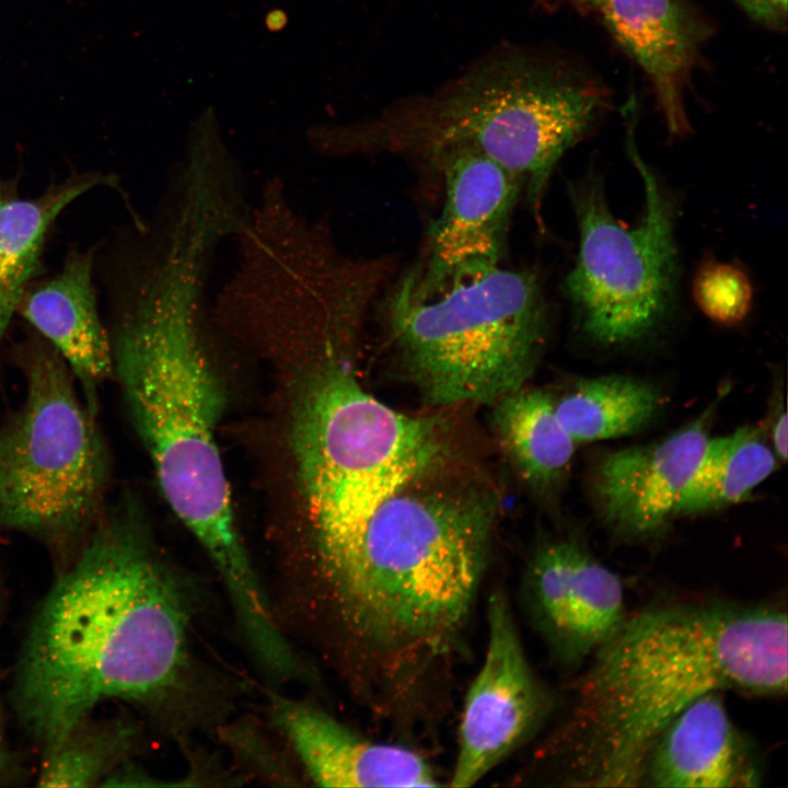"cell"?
Segmentation results:
<instances>
[{
  "mask_svg": "<svg viewBox=\"0 0 788 788\" xmlns=\"http://www.w3.org/2000/svg\"><path fill=\"white\" fill-rule=\"evenodd\" d=\"M752 16L778 23L786 16L787 0H737Z\"/></svg>",
  "mask_w": 788,
  "mask_h": 788,
  "instance_id": "obj_25",
  "label": "cell"
},
{
  "mask_svg": "<svg viewBox=\"0 0 788 788\" xmlns=\"http://www.w3.org/2000/svg\"><path fill=\"white\" fill-rule=\"evenodd\" d=\"M490 406L495 437L519 477L541 497L556 494L577 443L559 421L554 398L525 385Z\"/></svg>",
  "mask_w": 788,
  "mask_h": 788,
  "instance_id": "obj_19",
  "label": "cell"
},
{
  "mask_svg": "<svg viewBox=\"0 0 788 788\" xmlns=\"http://www.w3.org/2000/svg\"><path fill=\"white\" fill-rule=\"evenodd\" d=\"M188 615L132 498L105 507L30 627L13 688L21 725L51 751L96 704L150 700L187 668Z\"/></svg>",
  "mask_w": 788,
  "mask_h": 788,
  "instance_id": "obj_1",
  "label": "cell"
},
{
  "mask_svg": "<svg viewBox=\"0 0 788 788\" xmlns=\"http://www.w3.org/2000/svg\"><path fill=\"white\" fill-rule=\"evenodd\" d=\"M772 449L777 459H787V414L783 401H777L769 420Z\"/></svg>",
  "mask_w": 788,
  "mask_h": 788,
  "instance_id": "obj_24",
  "label": "cell"
},
{
  "mask_svg": "<svg viewBox=\"0 0 788 788\" xmlns=\"http://www.w3.org/2000/svg\"><path fill=\"white\" fill-rule=\"evenodd\" d=\"M788 621L778 605L649 604L627 615L578 679L557 743L568 784L641 786L667 726L710 692H787Z\"/></svg>",
  "mask_w": 788,
  "mask_h": 788,
  "instance_id": "obj_2",
  "label": "cell"
},
{
  "mask_svg": "<svg viewBox=\"0 0 788 788\" xmlns=\"http://www.w3.org/2000/svg\"><path fill=\"white\" fill-rule=\"evenodd\" d=\"M135 737L132 727L123 720L84 718L44 755L38 786L90 787L102 783L126 762Z\"/></svg>",
  "mask_w": 788,
  "mask_h": 788,
  "instance_id": "obj_22",
  "label": "cell"
},
{
  "mask_svg": "<svg viewBox=\"0 0 788 788\" xmlns=\"http://www.w3.org/2000/svg\"><path fill=\"white\" fill-rule=\"evenodd\" d=\"M273 717L317 786L438 785L431 767L416 752L371 742L306 703L276 698Z\"/></svg>",
  "mask_w": 788,
  "mask_h": 788,
  "instance_id": "obj_14",
  "label": "cell"
},
{
  "mask_svg": "<svg viewBox=\"0 0 788 788\" xmlns=\"http://www.w3.org/2000/svg\"><path fill=\"white\" fill-rule=\"evenodd\" d=\"M546 695L528 662L506 595L488 605V641L465 698L450 785L471 787L517 748L542 718Z\"/></svg>",
  "mask_w": 788,
  "mask_h": 788,
  "instance_id": "obj_10",
  "label": "cell"
},
{
  "mask_svg": "<svg viewBox=\"0 0 788 788\" xmlns=\"http://www.w3.org/2000/svg\"><path fill=\"white\" fill-rule=\"evenodd\" d=\"M12 355L25 396L0 427V531L40 542L60 571L106 507L109 453L61 355L37 333Z\"/></svg>",
  "mask_w": 788,
  "mask_h": 788,
  "instance_id": "obj_8",
  "label": "cell"
},
{
  "mask_svg": "<svg viewBox=\"0 0 788 788\" xmlns=\"http://www.w3.org/2000/svg\"><path fill=\"white\" fill-rule=\"evenodd\" d=\"M570 1L576 2L578 4L591 5V7H596V8H599L600 4L603 2V0H570Z\"/></svg>",
  "mask_w": 788,
  "mask_h": 788,
  "instance_id": "obj_28",
  "label": "cell"
},
{
  "mask_svg": "<svg viewBox=\"0 0 788 788\" xmlns=\"http://www.w3.org/2000/svg\"><path fill=\"white\" fill-rule=\"evenodd\" d=\"M762 762L733 723L722 692L707 693L663 730L647 760L641 786L752 788L761 786Z\"/></svg>",
  "mask_w": 788,
  "mask_h": 788,
  "instance_id": "obj_15",
  "label": "cell"
},
{
  "mask_svg": "<svg viewBox=\"0 0 788 788\" xmlns=\"http://www.w3.org/2000/svg\"><path fill=\"white\" fill-rule=\"evenodd\" d=\"M530 584L540 624L569 665L590 658L628 615L619 577L576 535L552 538L537 548Z\"/></svg>",
  "mask_w": 788,
  "mask_h": 788,
  "instance_id": "obj_13",
  "label": "cell"
},
{
  "mask_svg": "<svg viewBox=\"0 0 788 788\" xmlns=\"http://www.w3.org/2000/svg\"><path fill=\"white\" fill-rule=\"evenodd\" d=\"M604 106L592 83L528 61L480 69L447 94L387 114L361 131V149L418 155L466 148L518 178L540 211L551 176L567 150L591 129Z\"/></svg>",
  "mask_w": 788,
  "mask_h": 788,
  "instance_id": "obj_7",
  "label": "cell"
},
{
  "mask_svg": "<svg viewBox=\"0 0 788 788\" xmlns=\"http://www.w3.org/2000/svg\"><path fill=\"white\" fill-rule=\"evenodd\" d=\"M629 149L645 190L635 225L613 216L596 174L570 190L579 248L564 288L579 331L603 347L647 338L665 323L677 298L673 202L636 148Z\"/></svg>",
  "mask_w": 788,
  "mask_h": 788,
  "instance_id": "obj_9",
  "label": "cell"
},
{
  "mask_svg": "<svg viewBox=\"0 0 788 788\" xmlns=\"http://www.w3.org/2000/svg\"><path fill=\"white\" fill-rule=\"evenodd\" d=\"M614 37L652 80L670 130L688 123L682 89L696 47L692 20L679 0H603L598 8Z\"/></svg>",
  "mask_w": 788,
  "mask_h": 788,
  "instance_id": "obj_17",
  "label": "cell"
},
{
  "mask_svg": "<svg viewBox=\"0 0 788 788\" xmlns=\"http://www.w3.org/2000/svg\"><path fill=\"white\" fill-rule=\"evenodd\" d=\"M498 508L484 490L409 485L374 511L352 564L326 593L369 658L408 670L452 648L485 570Z\"/></svg>",
  "mask_w": 788,
  "mask_h": 788,
  "instance_id": "obj_3",
  "label": "cell"
},
{
  "mask_svg": "<svg viewBox=\"0 0 788 788\" xmlns=\"http://www.w3.org/2000/svg\"><path fill=\"white\" fill-rule=\"evenodd\" d=\"M692 291L702 313L720 325L741 323L752 309L751 279L742 268L732 263H704L694 276Z\"/></svg>",
  "mask_w": 788,
  "mask_h": 788,
  "instance_id": "obj_23",
  "label": "cell"
},
{
  "mask_svg": "<svg viewBox=\"0 0 788 788\" xmlns=\"http://www.w3.org/2000/svg\"><path fill=\"white\" fill-rule=\"evenodd\" d=\"M444 184V204L431 229L425 263L412 268L426 285L468 269L501 264L509 221L522 194L520 182L501 165L466 148L426 159Z\"/></svg>",
  "mask_w": 788,
  "mask_h": 788,
  "instance_id": "obj_11",
  "label": "cell"
},
{
  "mask_svg": "<svg viewBox=\"0 0 788 788\" xmlns=\"http://www.w3.org/2000/svg\"><path fill=\"white\" fill-rule=\"evenodd\" d=\"M554 403L564 428L581 443L640 431L660 413L663 397L646 381L612 374L580 380Z\"/></svg>",
  "mask_w": 788,
  "mask_h": 788,
  "instance_id": "obj_20",
  "label": "cell"
},
{
  "mask_svg": "<svg viewBox=\"0 0 788 788\" xmlns=\"http://www.w3.org/2000/svg\"><path fill=\"white\" fill-rule=\"evenodd\" d=\"M436 417L401 413L331 357L294 403L292 445L325 592L347 572L374 511L426 476L445 451Z\"/></svg>",
  "mask_w": 788,
  "mask_h": 788,
  "instance_id": "obj_5",
  "label": "cell"
},
{
  "mask_svg": "<svg viewBox=\"0 0 788 788\" xmlns=\"http://www.w3.org/2000/svg\"><path fill=\"white\" fill-rule=\"evenodd\" d=\"M777 467L772 447L754 427L708 440L700 462L680 498L675 515L697 514L735 505Z\"/></svg>",
  "mask_w": 788,
  "mask_h": 788,
  "instance_id": "obj_21",
  "label": "cell"
},
{
  "mask_svg": "<svg viewBox=\"0 0 788 788\" xmlns=\"http://www.w3.org/2000/svg\"><path fill=\"white\" fill-rule=\"evenodd\" d=\"M287 23V16L282 11L274 10L266 16V25L270 31H279Z\"/></svg>",
  "mask_w": 788,
  "mask_h": 788,
  "instance_id": "obj_26",
  "label": "cell"
},
{
  "mask_svg": "<svg viewBox=\"0 0 788 788\" xmlns=\"http://www.w3.org/2000/svg\"><path fill=\"white\" fill-rule=\"evenodd\" d=\"M3 610H4V599H3V594L0 589V624L2 621V616H3ZM1 729H2V727H1V716H0V770L2 769L3 764H4V750H3L2 730Z\"/></svg>",
  "mask_w": 788,
  "mask_h": 788,
  "instance_id": "obj_27",
  "label": "cell"
},
{
  "mask_svg": "<svg viewBox=\"0 0 788 788\" xmlns=\"http://www.w3.org/2000/svg\"><path fill=\"white\" fill-rule=\"evenodd\" d=\"M379 306L405 375L433 406L491 405L525 386L549 327L537 274L501 264L433 285L410 269Z\"/></svg>",
  "mask_w": 788,
  "mask_h": 788,
  "instance_id": "obj_6",
  "label": "cell"
},
{
  "mask_svg": "<svg viewBox=\"0 0 788 788\" xmlns=\"http://www.w3.org/2000/svg\"><path fill=\"white\" fill-rule=\"evenodd\" d=\"M115 178L96 172L78 173L50 184L36 198L23 199L16 184L0 177V359L16 304L40 267L46 235L58 215L76 198Z\"/></svg>",
  "mask_w": 788,
  "mask_h": 788,
  "instance_id": "obj_18",
  "label": "cell"
},
{
  "mask_svg": "<svg viewBox=\"0 0 788 788\" xmlns=\"http://www.w3.org/2000/svg\"><path fill=\"white\" fill-rule=\"evenodd\" d=\"M93 257L91 250L69 252L57 275L27 285L15 313L61 355L85 405L97 416L99 389L113 376V358L97 311Z\"/></svg>",
  "mask_w": 788,
  "mask_h": 788,
  "instance_id": "obj_16",
  "label": "cell"
},
{
  "mask_svg": "<svg viewBox=\"0 0 788 788\" xmlns=\"http://www.w3.org/2000/svg\"><path fill=\"white\" fill-rule=\"evenodd\" d=\"M113 375L161 493L201 545L239 612L265 595L239 532L216 440L225 398L192 332L147 310L123 315L111 337Z\"/></svg>",
  "mask_w": 788,
  "mask_h": 788,
  "instance_id": "obj_4",
  "label": "cell"
},
{
  "mask_svg": "<svg viewBox=\"0 0 788 788\" xmlns=\"http://www.w3.org/2000/svg\"><path fill=\"white\" fill-rule=\"evenodd\" d=\"M726 393L720 392L699 416L665 438L610 452L599 461L592 490L613 534L639 541L665 529L705 452L715 412Z\"/></svg>",
  "mask_w": 788,
  "mask_h": 788,
  "instance_id": "obj_12",
  "label": "cell"
}]
</instances>
